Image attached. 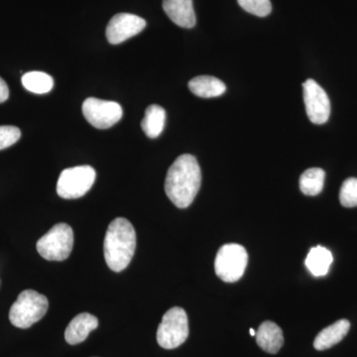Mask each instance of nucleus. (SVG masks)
<instances>
[{
  "label": "nucleus",
  "instance_id": "15",
  "mask_svg": "<svg viewBox=\"0 0 357 357\" xmlns=\"http://www.w3.org/2000/svg\"><path fill=\"white\" fill-rule=\"evenodd\" d=\"M190 91L199 98H217L223 95L227 86L220 79L211 76H199L194 77L189 82Z\"/></svg>",
  "mask_w": 357,
  "mask_h": 357
},
{
  "label": "nucleus",
  "instance_id": "20",
  "mask_svg": "<svg viewBox=\"0 0 357 357\" xmlns=\"http://www.w3.org/2000/svg\"><path fill=\"white\" fill-rule=\"evenodd\" d=\"M340 204L345 208L357 206V178H349L345 180L340 192Z\"/></svg>",
  "mask_w": 357,
  "mask_h": 357
},
{
  "label": "nucleus",
  "instance_id": "11",
  "mask_svg": "<svg viewBox=\"0 0 357 357\" xmlns=\"http://www.w3.org/2000/svg\"><path fill=\"white\" fill-rule=\"evenodd\" d=\"M98 326V319L89 312L77 314L66 328L65 340L69 344H82L88 338L89 333Z\"/></svg>",
  "mask_w": 357,
  "mask_h": 357
},
{
  "label": "nucleus",
  "instance_id": "18",
  "mask_svg": "<svg viewBox=\"0 0 357 357\" xmlns=\"http://www.w3.org/2000/svg\"><path fill=\"white\" fill-rule=\"evenodd\" d=\"M326 173L321 168L307 169L301 175L300 189L306 196H318L325 185Z\"/></svg>",
  "mask_w": 357,
  "mask_h": 357
},
{
  "label": "nucleus",
  "instance_id": "7",
  "mask_svg": "<svg viewBox=\"0 0 357 357\" xmlns=\"http://www.w3.org/2000/svg\"><path fill=\"white\" fill-rule=\"evenodd\" d=\"M96 174L93 167L84 165L65 169L57 183V192L63 199L84 197L95 184Z\"/></svg>",
  "mask_w": 357,
  "mask_h": 357
},
{
  "label": "nucleus",
  "instance_id": "5",
  "mask_svg": "<svg viewBox=\"0 0 357 357\" xmlns=\"http://www.w3.org/2000/svg\"><path fill=\"white\" fill-rule=\"evenodd\" d=\"M189 337V321L184 309L174 307L163 316L157 330V342L165 349H177Z\"/></svg>",
  "mask_w": 357,
  "mask_h": 357
},
{
  "label": "nucleus",
  "instance_id": "1",
  "mask_svg": "<svg viewBox=\"0 0 357 357\" xmlns=\"http://www.w3.org/2000/svg\"><path fill=\"white\" fill-rule=\"evenodd\" d=\"M201 183V168L197 159L192 155H181L167 173L166 195L177 208H188L198 195Z\"/></svg>",
  "mask_w": 357,
  "mask_h": 357
},
{
  "label": "nucleus",
  "instance_id": "13",
  "mask_svg": "<svg viewBox=\"0 0 357 357\" xmlns=\"http://www.w3.org/2000/svg\"><path fill=\"white\" fill-rule=\"evenodd\" d=\"M256 342L263 351L276 354L284 344L283 332L273 321H264L256 332Z\"/></svg>",
  "mask_w": 357,
  "mask_h": 357
},
{
  "label": "nucleus",
  "instance_id": "6",
  "mask_svg": "<svg viewBox=\"0 0 357 357\" xmlns=\"http://www.w3.org/2000/svg\"><path fill=\"white\" fill-rule=\"evenodd\" d=\"M248 255L239 244L222 246L215 260V270L218 278L227 283H234L243 276L248 267Z\"/></svg>",
  "mask_w": 357,
  "mask_h": 357
},
{
  "label": "nucleus",
  "instance_id": "10",
  "mask_svg": "<svg viewBox=\"0 0 357 357\" xmlns=\"http://www.w3.org/2000/svg\"><path fill=\"white\" fill-rule=\"evenodd\" d=\"M146 26V21L130 13H119L110 20L107 27V41L119 45L139 34Z\"/></svg>",
  "mask_w": 357,
  "mask_h": 357
},
{
  "label": "nucleus",
  "instance_id": "14",
  "mask_svg": "<svg viewBox=\"0 0 357 357\" xmlns=\"http://www.w3.org/2000/svg\"><path fill=\"white\" fill-rule=\"evenodd\" d=\"M351 323L347 319H340L333 325L324 328L314 338V347L317 351H326L342 342L349 332Z\"/></svg>",
  "mask_w": 357,
  "mask_h": 357
},
{
  "label": "nucleus",
  "instance_id": "16",
  "mask_svg": "<svg viewBox=\"0 0 357 357\" xmlns=\"http://www.w3.org/2000/svg\"><path fill=\"white\" fill-rule=\"evenodd\" d=\"M166 112L160 105H152L147 107L141 128L149 138L158 137L165 128Z\"/></svg>",
  "mask_w": 357,
  "mask_h": 357
},
{
  "label": "nucleus",
  "instance_id": "8",
  "mask_svg": "<svg viewBox=\"0 0 357 357\" xmlns=\"http://www.w3.org/2000/svg\"><path fill=\"white\" fill-rule=\"evenodd\" d=\"M83 114L93 128L107 129L121 121L123 112L119 103L89 98L83 103Z\"/></svg>",
  "mask_w": 357,
  "mask_h": 357
},
{
  "label": "nucleus",
  "instance_id": "22",
  "mask_svg": "<svg viewBox=\"0 0 357 357\" xmlns=\"http://www.w3.org/2000/svg\"><path fill=\"white\" fill-rule=\"evenodd\" d=\"M21 137V131L16 126H0V150L13 146Z\"/></svg>",
  "mask_w": 357,
  "mask_h": 357
},
{
  "label": "nucleus",
  "instance_id": "2",
  "mask_svg": "<svg viewBox=\"0 0 357 357\" xmlns=\"http://www.w3.org/2000/svg\"><path fill=\"white\" fill-rule=\"evenodd\" d=\"M136 248V232L124 218L109 223L103 243L105 261L110 270L121 272L130 264Z\"/></svg>",
  "mask_w": 357,
  "mask_h": 357
},
{
  "label": "nucleus",
  "instance_id": "4",
  "mask_svg": "<svg viewBox=\"0 0 357 357\" xmlns=\"http://www.w3.org/2000/svg\"><path fill=\"white\" fill-rule=\"evenodd\" d=\"M74 246V231L67 223L54 225L37 243V251L49 261H64Z\"/></svg>",
  "mask_w": 357,
  "mask_h": 357
},
{
  "label": "nucleus",
  "instance_id": "17",
  "mask_svg": "<svg viewBox=\"0 0 357 357\" xmlns=\"http://www.w3.org/2000/svg\"><path fill=\"white\" fill-rule=\"evenodd\" d=\"M333 255L323 246H316L307 256L306 266L314 277L325 276L333 263Z\"/></svg>",
  "mask_w": 357,
  "mask_h": 357
},
{
  "label": "nucleus",
  "instance_id": "9",
  "mask_svg": "<svg viewBox=\"0 0 357 357\" xmlns=\"http://www.w3.org/2000/svg\"><path fill=\"white\" fill-rule=\"evenodd\" d=\"M303 91L310 121L319 126L326 123L330 119L331 102L325 89L314 79H309L303 84Z\"/></svg>",
  "mask_w": 357,
  "mask_h": 357
},
{
  "label": "nucleus",
  "instance_id": "3",
  "mask_svg": "<svg viewBox=\"0 0 357 357\" xmlns=\"http://www.w3.org/2000/svg\"><path fill=\"white\" fill-rule=\"evenodd\" d=\"M48 299L34 290L20 294L9 312V319L16 328H28L43 318L48 311Z\"/></svg>",
  "mask_w": 357,
  "mask_h": 357
},
{
  "label": "nucleus",
  "instance_id": "24",
  "mask_svg": "<svg viewBox=\"0 0 357 357\" xmlns=\"http://www.w3.org/2000/svg\"><path fill=\"white\" fill-rule=\"evenodd\" d=\"M249 332H250L251 337H255L256 332L255 330H253V328H250V331H249Z\"/></svg>",
  "mask_w": 357,
  "mask_h": 357
},
{
  "label": "nucleus",
  "instance_id": "21",
  "mask_svg": "<svg viewBox=\"0 0 357 357\" xmlns=\"http://www.w3.org/2000/svg\"><path fill=\"white\" fill-rule=\"evenodd\" d=\"M237 2L246 13L258 17H265L271 13L272 6L270 0H237Z\"/></svg>",
  "mask_w": 357,
  "mask_h": 357
},
{
  "label": "nucleus",
  "instance_id": "23",
  "mask_svg": "<svg viewBox=\"0 0 357 357\" xmlns=\"http://www.w3.org/2000/svg\"><path fill=\"white\" fill-rule=\"evenodd\" d=\"M9 98L8 86L3 79L0 77V103L6 102Z\"/></svg>",
  "mask_w": 357,
  "mask_h": 357
},
{
  "label": "nucleus",
  "instance_id": "19",
  "mask_svg": "<svg viewBox=\"0 0 357 357\" xmlns=\"http://www.w3.org/2000/svg\"><path fill=\"white\" fill-rule=\"evenodd\" d=\"M23 86L37 95L50 93L54 88V79L50 75L43 72H29L22 77Z\"/></svg>",
  "mask_w": 357,
  "mask_h": 357
},
{
  "label": "nucleus",
  "instance_id": "12",
  "mask_svg": "<svg viewBox=\"0 0 357 357\" xmlns=\"http://www.w3.org/2000/svg\"><path fill=\"white\" fill-rule=\"evenodd\" d=\"M163 8L168 17L180 27L192 28L196 25L192 0H163Z\"/></svg>",
  "mask_w": 357,
  "mask_h": 357
}]
</instances>
